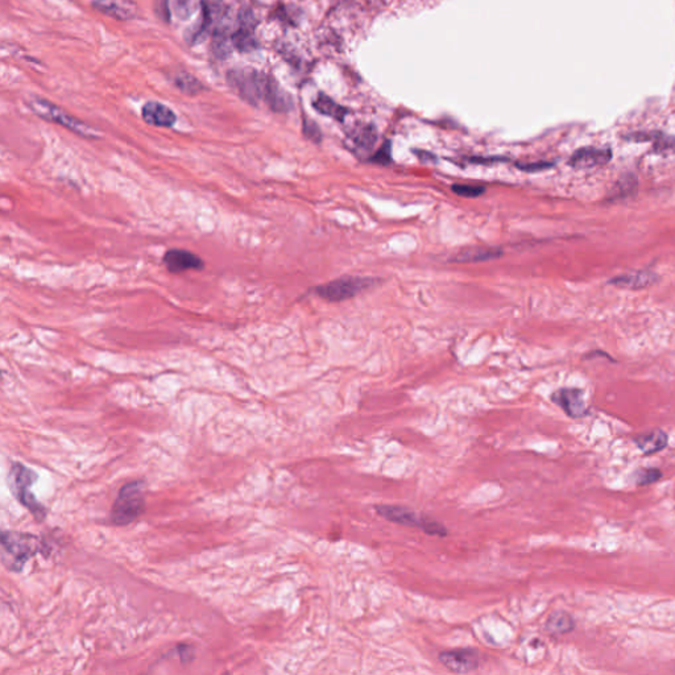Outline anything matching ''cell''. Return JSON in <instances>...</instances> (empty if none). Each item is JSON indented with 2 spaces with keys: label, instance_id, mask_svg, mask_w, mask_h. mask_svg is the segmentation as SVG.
Listing matches in <instances>:
<instances>
[{
  "label": "cell",
  "instance_id": "1",
  "mask_svg": "<svg viewBox=\"0 0 675 675\" xmlns=\"http://www.w3.org/2000/svg\"><path fill=\"white\" fill-rule=\"evenodd\" d=\"M45 547L43 538L30 533L4 531L1 534V557L11 571H21L32 557L44 553Z\"/></svg>",
  "mask_w": 675,
  "mask_h": 675
},
{
  "label": "cell",
  "instance_id": "2",
  "mask_svg": "<svg viewBox=\"0 0 675 675\" xmlns=\"http://www.w3.org/2000/svg\"><path fill=\"white\" fill-rule=\"evenodd\" d=\"M145 482L133 480L119 489L111 508V522L116 526H127L140 517L145 511Z\"/></svg>",
  "mask_w": 675,
  "mask_h": 675
},
{
  "label": "cell",
  "instance_id": "3",
  "mask_svg": "<svg viewBox=\"0 0 675 675\" xmlns=\"http://www.w3.org/2000/svg\"><path fill=\"white\" fill-rule=\"evenodd\" d=\"M36 480H37V475L36 473H33L26 464L20 463V462L12 463V466L10 468V475H8L10 488L12 491L16 500L21 504L24 508L28 509L29 512L33 515L35 520L39 522H43L44 520L46 518L48 511L43 504L35 497V495L32 492V486Z\"/></svg>",
  "mask_w": 675,
  "mask_h": 675
},
{
  "label": "cell",
  "instance_id": "4",
  "mask_svg": "<svg viewBox=\"0 0 675 675\" xmlns=\"http://www.w3.org/2000/svg\"><path fill=\"white\" fill-rule=\"evenodd\" d=\"M227 81L243 101L252 106H259L267 101L273 78L255 69L245 68L230 70Z\"/></svg>",
  "mask_w": 675,
  "mask_h": 675
},
{
  "label": "cell",
  "instance_id": "5",
  "mask_svg": "<svg viewBox=\"0 0 675 675\" xmlns=\"http://www.w3.org/2000/svg\"><path fill=\"white\" fill-rule=\"evenodd\" d=\"M374 509L379 516L386 518L389 522L403 525V526H415L421 529L422 532L435 537H446L448 534L447 528L442 522L429 516H421L408 506L381 504V505H374Z\"/></svg>",
  "mask_w": 675,
  "mask_h": 675
},
{
  "label": "cell",
  "instance_id": "6",
  "mask_svg": "<svg viewBox=\"0 0 675 675\" xmlns=\"http://www.w3.org/2000/svg\"><path fill=\"white\" fill-rule=\"evenodd\" d=\"M32 110L45 120H49L52 123L59 124L65 127L66 130L72 131L73 133L85 137V139H98L99 133L98 131L94 130L93 127L87 126L86 123L81 122L79 119L69 115L64 110H61L56 104L45 99H33L30 102Z\"/></svg>",
  "mask_w": 675,
  "mask_h": 675
},
{
  "label": "cell",
  "instance_id": "7",
  "mask_svg": "<svg viewBox=\"0 0 675 675\" xmlns=\"http://www.w3.org/2000/svg\"><path fill=\"white\" fill-rule=\"evenodd\" d=\"M374 283L376 281L374 278H368V277L345 276L316 287V293L319 297L327 301H345L359 294L364 289L372 287Z\"/></svg>",
  "mask_w": 675,
  "mask_h": 675
},
{
  "label": "cell",
  "instance_id": "8",
  "mask_svg": "<svg viewBox=\"0 0 675 675\" xmlns=\"http://www.w3.org/2000/svg\"><path fill=\"white\" fill-rule=\"evenodd\" d=\"M447 670L457 674H467L480 666V652L474 647H455L444 650L438 656Z\"/></svg>",
  "mask_w": 675,
  "mask_h": 675
},
{
  "label": "cell",
  "instance_id": "9",
  "mask_svg": "<svg viewBox=\"0 0 675 675\" xmlns=\"http://www.w3.org/2000/svg\"><path fill=\"white\" fill-rule=\"evenodd\" d=\"M551 401L560 408L564 415L571 419H582L589 416V405L584 400V390L580 388L557 389L551 396Z\"/></svg>",
  "mask_w": 675,
  "mask_h": 675
},
{
  "label": "cell",
  "instance_id": "10",
  "mask_svg": "<svg viewBox=\"0 0 675 675\" xmlns=\"http://www.w3.org/2000/svg\"><path fill=\"white\" fill-rule=\"evenodd\" d=\"M162 263L171 273H184L189 271H202L205 268L203 260L187 249L172 248L165 252Z\"/></svg>",
  "mask_w": 675,
  "mask_h": 675
},
{
  "label": "cell",
  "instance_id": "11",
  "mask_svg": "<svg viewBox=\"0 0 675 675\" xmlns=\"http://www.w3.org/2000/svg\"><path fill=\"white\" fill-rule=\"evenodd\" d=\"M612 160V151L609 148L583 146L575 151L569 160V165L576 169H589L607 165Z\"/></svg>",
  "mask_w": 675,
  "mask_h": 675
},
{
  "label": "cell",
  "instance_id": "12",
  "mask_svg": "<svg viewBox=\"0 0 675 675\" xmlns=\"http://www.w3.org/2000/svg\"><path fill=\"white\" fill-rule=\"evenodd\" d=\"M658 280L660 277L657 273L647 269H640V271H631V272L615 276L609 278L608 284L616 287L629 289V290H640L654 285L656 283H658Z\"/></svg>",
  "mask_w": 675,
  "mask_h": 675
},
{
  "label": "cell",
  "instance_id": "13",
  "mask_svg": "<svg viewBox=\"0 0 675 675\" xmlns=\"http://www.w3.org/2000/svg\"><path fill=\"white\" fill-rule=\"evenodd\" d=\"M93 7L115 20L127 21L136 17L137 6L132 0H94Z\"/></svg>",
  "mask_w": 675,
  "mask_h": 675
},
{
  "label": "cell",
  "instance_id": "14",
  "mask_svg": "<svg viewBox=\"0 0 675 675\" xmlns=\"http://www.w3.org/2000/svg\"><path fill=\"white\" fill-rule=\"evenodd\" d=\"M633 444L643 453V455H656L669 445V434L661 429L641 432L633 437Z\"/></svg>",
  "mask_w": 675,
  "mask_h": 675
},
{
  "label": "cell",
  "instance_id": "15",
  "mask_svg": "<svg viewBox=\"0 0 675 675\" xmlns=\"http://www.w3.org/2000/svg\"><path fill=\"white\" fill-rule=\"evenodd\" d=\"M142 115L145 123L162 129H171L177 122V115L174 114L172 108L158 102L145 103L142 110Z\"/></svg>",
  "mask_w": 675,
  "mask_h": 675
},
{
  "label": "cell",
  "instance_id": "16",
  "mask_svg": "<svg viewBox=\"0 0 675 675\" xmlns=\"http://www.w3.org/2000/svg\"><path fill=\"white\" fill-rule=\"evenodd\" d=\"M231 41L239 52L248 53V52L255 50L258 48V43H256V39L254 35L252 21L243 19L240 21L239 28L236 29V32L231 36Z\"/></svg>",
  "mask_w": 675,
  "mask_h": 675
},
{
  "label": "cell",
  "instance_id": "17",
  "mask_svg": "<svg viewBox=\"0 0 675 675\" xmlns=\"http://www.w3.org/2000/svg\"><path fill=\"white\" fill-rule=\"evenodd\" d=\"M638 190V180L634 173H625L618 178V182L612 189L611 194L608 196V201H624L627 198L634 197Z\"/></svg>",
  "mask_w": 675,
  "mask_h": 675
},
{
  "label": "cell",
  "instance_id": "18",
  "mask_svg": "<svg viewBox=\"0 0 675 675\" xmlns=\"http://www.w3.org/2000/svg\"><path fill=\"white\" fill-rule=\"evenodd\" d=\"M576 627L575 620L569 612L555 611L546 620L545 628L553 636H563L573 632Z\"/></svg>",
  "mask_w": 675,
  "mask_h": 675
},
{
  "label": "cell",
  "instance_id": "19",
  "mask_svg": "<svg viewBox=\"0 0 675 675\" xmlns=\"http://www.w3.org/2000/svg\"><path fill=\"white\" fill-rule=\"evenodd\" d=\"M313 107L322 115L330 116V117H334L339 122L345 120V113H347L345 108L339 106L338 103H335L325 94L318 95V98L313 103Z\"/></svg>",
  "mask_w": 675,
  "mask_h": 675
},
{
  "label": "cell",
  "instance_id": "20",
  "mask_svg": "<svg viewBox=\"0 0 675 675\" xmlns=\"http://www.w3.org/2000/svg\"><path fill=\"white\" fill-rule=\"evenodd\" d=\"M663 473L657 467H638L632 474L633 483L637 487H647L660 482Z\"/></svg>",
  "mask_w": 675,
  "mask_h": 675
},
{
  "label": "cell",
  "instance_id": "21",
  "mask_svg": "<svg viewBox=\"0 0 675 675\" xmlns=\"http://www.w3.org/2000/svg\"><path fill=\"white\" fill-rule=\"evenodd\" d=\"M351 139L354 143L356 144L361 149H371L377 140V132L374 126H360L358 129L352 131Z\"/></svg>",
  "mask_w": 675,
  "mask_h": 675
},
{
  "label": "cell",
  "instance_id": "22",
  "mask_svg": "<svg viewBox=\"0 0 675 675\" xmlns=\"http://www.w3.org/2000/svg\"><path fill=\"white\" fill-rule=\"evenodd\" d=\"M503 255L499 249H470L459 254L455 260L459 263H475V261H486V260L496 259Z\"/></svg>",
  "mask_w": 675,
  "mask_h": 675
},
{
  "label": "cell",
  "instance_id": "23",
  "mask_svg": "<svg viewBox=\"0 0 675 675\" xmlns=\"http://www.w3.org/2000/svg\"><path fill=\"white\" fill-rule=\"evenodd\" d=\"M174 84L182 93H187V94H197L202 90L201 82L197 81L193 75H190L187 73H178L175 75Z\"/></svg>",
  "mask_w": 675,
  "mask_h": 675
},
{
  "label": "cell",
  "instance_id": "24",
  "mask_svg": "<svg viewBox=\"0 0 675 675\" xmlns=\"http://www.w3.org/2000/svg\"><path fill=\"white\" fill-rule=\"evenodd\" d=\"M453 191L457 193L460 197L466 198H476L482 196L486 191V187H477V185H454Z\"/></svg>",
  "mask_w": 675,
  "mask_h": 675
},
{
  "label": "cell",
  "instance_id": "25",
  "mask_svg": "<svg viewBox=\"0 0 675 675\" xmlns=\"http://www.w3.org/2000/svg\"><path fill=\"white\" fill-rule=\"evenodd\" d=\"M371 161L374 164H379V165H388L389 162L392 161L390 143L387 142V143L383 144V146L372 156Z\"/></svg>",
  "mask_w": 675,
  "mask_h": 675
},
{
  "label": "cell",
  "instance_id": "26",
  "mask_svg": "<svg viewBox=\"0 0 675 675\" xmlns=\"http://www.w3.org/2000/svg\"><path fill=\"white\" fill-rule=\"evenodd\" d=\"M654 148L657 152L667 151V149H674L675 136H663V135H656V142Z\"/></svg>",
  "mask_w": 675,
  "mask_h": 675
},
{
  "label": "cell",
  "instance_id": "27",
  "mask_svg": "<svg viewBox=\"0 0 675 675\" xmlns=\"http://www.w3.org/2000/svg\"><path fill=\"white\" fill-rule=\"evenodd\" d=\"M303 133L306 135L307 139H310L316 143H319L322 139V135H321V131L318 129V126L314 122H310V120H306L303 123Z\"/></svg>",
  "mask_w": 675,
  "mask_h": 675
},
{
  "label": "cell",
  "instance_id": "28",
  "mask_svg": "<svg viewBox=\"0 0 675 675\" xmlns=\"http://www.w3.org/2000/svg\"><path fill=\"white\" fill-rule=\"evenodd\" d=\"M518 168L524 172L528 173H535V172H542V171H546V169H550L554 167V162H546V161H540V162H531V164H524V165H517Z\"/></svg>",
  "mask_w": 675,
  "mask_h": 675
},
{
  "label": "cell",
  "instance_id": "29",
  "mask_svg": "<svg viewBox=\"0 0 675 675\" xmlns=\"http://www.w3.org/2000/svg\"><path fill=\"white\" fill-rule=\"evenodd\" d=\"M155 10H156V15L162 20H165V21L171 20V11H169L168 0H156Z\"/></svg>",
  "mask_w": 675,
  "mask_h": 675
},
{
  "label": "cell",
  "instance_id": "30",
  "mask_svg": "<svg viewBox=\"0 0 675 675\" xmlns=\"http://www.w3.org/2000/svg\"><path fill=\"white\" fill-rule=\"evenodd\" d=\"M177 650L180 653V657L182 662H189L193 660V647H189V645H180L177 647Z\"/></svg>",
  "mask_w": 675,
  "mask_h": 675
},
{
  "label": "cell",
  "instance_id": "31",
  "mask_svg": "<svg viewBox=\"0 0 675 675\" xmlns=\"http://www.w3.org/2000/svg\"><path fill=\"white\" fill-rule=\"evenodd\" d=\"M674 670H675V669H674Z\"/></svg>",
  "mask_w": 675,
  "mask_h": 675
}]
</instances>
